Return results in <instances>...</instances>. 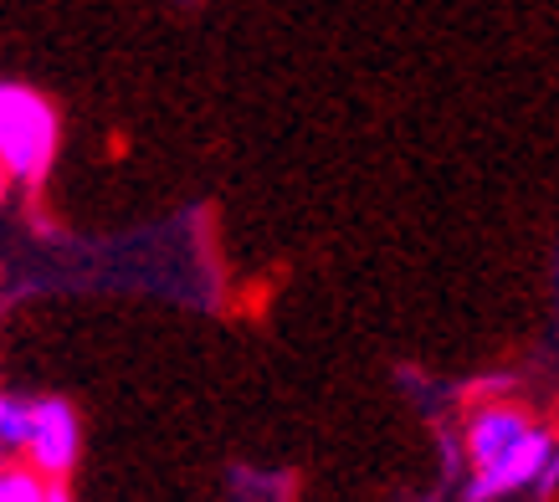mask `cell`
I'll list each match as a JSON object with an SVG mask.
<instances>
[{
    "mask_svg": "<svg viewBox=\"0 0 559 502\" xmlns=\"http://www.w3.org/2000/svg\"><path fill=\"white\" fill-rule=\"evenodd\" d=\"M5 184H11V169H5V159H0V201H5Z\"/></svg>",
    "mask_w": 559,
    "mask_h": 502,
    "instance_id": "7",
    "label": "cell"
},
{
    "mask_svg": "<svg viewBox=\"0 0 559 502\" xmlns=\"http://www.w3.org/2000/svg\"><path fill=\"white\" fill-rule=\"evenodd\" d=\"M0 502H51V487L36 467H5L0 462Z\"/></svg>",
    "mask_w": 559,
    "mask_h": 502,
    "instance_id": "5",
    "label": "cell"
},
{
    "mask_svg": "<svg viewBox=\"0 0 559 502\" xmlns=\"http://www.w3.org/2000/svg\"><path fill=\"white\" fill-rule=\"evenodd\" d=\"M0 435H5L11 452H26V441H32V401L0 395Z\"/></svg>",
    "mask_w": 559,
    "mask_h": 502,
    "instance_id": "6",
    "label": "cell"
},
{
    "mask_svg": "<svg viewBox=\"0 0 559 502\" xmlns=\"http://www.w3.org/2000/svg\"><path fill=\"white\" fill-rule=\"evenodd\" d=\"M528 431V420L513 410V405H483L473 420H467V462L473 467H488L498 456L519 446Z\"/></svg>",
    "mask_w": 559,
    "mask_h": 502,
    "instance_id": "4",
    "label": "cell"
},
{
    "mask_svg": "<svg viewBox=\"0 0 559 502\" xmlns=\"http://www.w3.org/2000/svg\"><path fill=\"white\" fill-rule=\"evenodd\" d=\"M549 456H555V435L539 431V426H528L519 446H509L498 462L473 471L467 502H498V498H509V492H519V487H534L539 471L549 467Z\"/></svg>",
    "mask_w": 559,
    "mask_h": 502,
    "instance_id": "2",
    "label": "cell"
},
{
    "mask_svg": "<svg viewBox=\"0 0 559 502\" xmlns=\"http://www.w3.org/2000/svg\"><path fill=\"white\" fill-rule=\"evenodd\" d=\"M26 456L41 477H68L78 462V410L68 401H32V441Z\"/></svg>",
    "mask_w": 559,
    "mask_h": 502,
    "instance_id": "3",
    "label": "cell"
},
{
    "mask_svg": "<svg viewBox=\"0 0 559 502\" xmlns=\"http://www.w3.org/2000/svg\"><path fill=\"white\" fill-rule=\"evenodd\" d=\"M51 502H68V492H62V487H51Z\"/></svg>",
    "mask_w": 559,
    "mask_h": 502,
    "instance_id": "8",
    "label": "cell"
},
{
    "mask_svg": "<svg viewBox=\"0 0 559 502\" xmlns=\"http://www.w3.org/2000/svg\"><path fill=\"white\" fill-rule=\"evenodd\" d=\"M5 452H11V446H5V435H0V462H5Z\"/></svg>",
    "mask_w": 559,
    "mask_h": 502,
    "instance_id": "9",
    "label": "cell"
},
{
    "mask_svg": "<svg viewBox=\"0 0 559 502\" xmlns=\"http://www.w3.org/2000/svg\"><path fill=\"white\" fill-rule=\"evenodd\" d=\"M0 159L21 184H41L57 159V113L26 83H0Z\"/></svg>",
    "mask_w": 559,
    "mask_h": 502,
    "instance_id": "1",
    "label": "cell"
}]
</instances>
